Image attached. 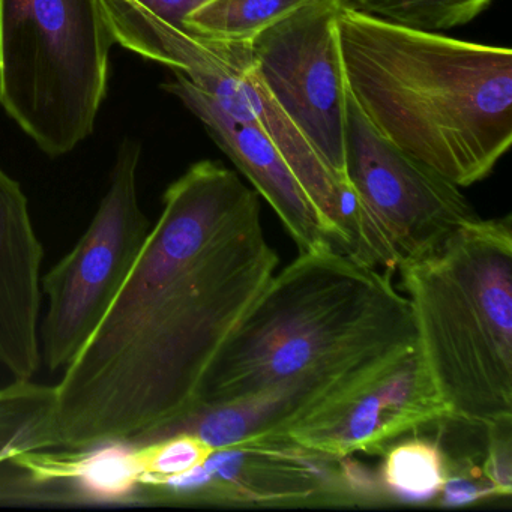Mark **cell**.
I'll return each instance as SVG.
<instances>
[{
  "instance_id": "6da1fadb",
  "label": "cell",
  "mask_w": 512,
  "mask_h": 512,
  "mask_svg": "<svg viewBox=\"0 0 512 512\" xmlns=\"http://www.w3.org/2000/svg\"><path fill=\"white\" fill-rule=\"evenodd\" d=\"M278 262L259 194L218 161L193 164L167 187L121 292L56 385L62 448L139 445L193 413Z\"/></svg>"
},
{
  "instance_id": "7a4b0ae2",
  "label": "cell",
  "mask_w": 512,
  "mask_h": 512,
  "mask_svg": "<svg viewBox=\"0 0 512 512\" xmlns=\"http://www.w3.org/2000/svg\"><path fill=\"white\" fill-rule=\"evenodd\" d=\"M418 346L406 296L335 250L299 253L274 274L209 368L199 406H221L226 445L287 430Z\"/></svg>"
},
{
  "instance_id": "3957f363",
  "label": "cell",
  "mask_w": 512,
  "mask_h": 512,
  "mask_svg": "<svg viewBox=\"0 0 512 512\" xmlns=\"http://www.w3.org/2000/svg\"><path fill=\"white\" fill-rule=\"evenodd\" d=\"M347 89L371 127L457 187L512 145V52L386 22L341 4Z\"/></svg>"
},
{
  "instance_id": "277c9868",
  "label": "cell",
  "mask_w": 512,
  "mask_h": 512,
  "mask_svg": "<svg viewBox=\"0 0 512 512\" xmlns=\"http://www.w3.org/2000/svg\"><path fill=\"white\" fill-rule=\"evenodd\" d=\"M398 272L449 418L485 427L512 419L511 217L476 218Z\"/></svg>"
},
{
  "instance_id": "5b68a950",
  "label": "cell",
  "mask_w": 512,
  "mask_h": 512,
  "mask_svg": "<svg viewBox=\"0 0 512 512\" xmlns=\"http://www.w3.org/2000/svg\"><path fill=\"white\" fill-rule=\"evenodd\" d=\"M113 44L98 0H0V106L49 157L94 133Z\"/></svg>"
},
{
  "instance_id": "8992f818",
  "label": "cell",
  "mask_w": 512,
  "mask_h": 512,
  "mask_svg": "<svg viewBox=\"0 0 512 512\" xmlns=\"http://www.w3.org/2000/svg\"><path fill=\"white\" fill-rule=\"evenodd\" d=\"M346 176L358 200L346 254L391 275L479 218L460 187L383 139L350 94Z\"/></svg>"
},
{
  "instance_id": "52a82bcc",
  "label": "cell",
  "mask_w": 512,
  "mask_h": 512,
  "mask_svg": "<svg viewBox=\"0 0 512 512\" xmlns=\"http://www.w3.org/2000/svg\"><path fill=\"white\" fill-rule=\"evenodd\" d=\"M142 148L125 140L110 184L73 250L43 278L49 301L41 328V356L52 373L64 370L88 343L136 265L154 224L137 191Z\"/></svg>"
},
{
  "instance_id": "ba28073f",
  "label": "cell",
  "mask_w": 512,
  "mask_h": 512,
  "mask_svg": "<svg viewBox=\"0 0 512 512\" xmlns=\"http://www.w3.org/2000/svg\"><path fill=\"white\" fill-rule=\"evenodd\" d=\"M341 0H310L248 46L263 85L341 184L346 176L347 89Z\"/></svg>"
},
{
  "instance_id": "9c48e42d",
  "label": "cell",
  "mask_w": 512,
  "mask_h": 512,
  "mask_svg": "<svg viewBox=\"0 0 512 512\" xmlns=\"http://www.w3.org/2000/svg\"><path fill=\"white\" fill-rule=\"evenodd\" d=\"M337 458L290 440L214 449L202 466L148 491L149 502L355 505Z\"/></svg>"
},
{
  "instance_id": "30bf717a",
  "label": "cell",
  "mask_w": 512,
  "mask_h": 512,
  "mask_svg": "<svg viewBox=\"0 0 512 512\" xmlns=\"http://www.w3.org/2000/svg\"><path fill=\"white\" fill-rule=\"evenodd\" d=\"M445 418L416 346L296 422L284 439L334 458L385 454L392 440Z\"/></svg>"
},
{
  "instance_id": "8fae6325",
  "label": "cell",
  "mask_w": 512,
  "mask_h": 512,
  "mask_svg": "<svg viewBox=\"0 0 512 512\" xmlns=\"http://www.w3.org/2000/svg\"><path fill=\"white\" fill-rule=\"evenodd\" d=\"M172 71L187 77L236 121L259 128L292 167L305 190L340 236V203L349 184H341L307 137L269 94L250 58L248 44H215L187 34L173 53Z\"/></svg>"
},
{
  "instance_id": "7c38bea8",
  "label": "cell",
  "mask_w": 512,
  "mask_h": 512,
  "mask_svg": "<svg viewBox=\"0 0 512 512\" xmlns=\"http://www.w3.org/2000/svg\"><path fill=\"white\" fill-rule=\"evenodd\" d=\"M173 74L175 79L163 88L176 95L202 122L221 151L251 182L254 191L274 209L299 253L340 251L337 230L311 199L274 143L254 125L230 118L187 77L176 71Z\"/></svg>"
},
{
  "instance_id": "4fadbf2b",
  "label": "cell",
  "mask_w": 512,
  "mask_h": 512,
  "mask_svg": "<svg viewBox=\"0 0 512 512\" xmlns=\"http://www.w3.org/2000/svg\"><path fill=\"white\" fill-rule=\"evenodd\" d=\"M44 247L22 185L0 167V364L14 379L41 367Z\"/></svg>"
},
{
  "instance_id": "5bb4252c",
  "label": "cell",
  "mask_w": 512,
  "mask_h": 512,
  "mask_svg": "<svg viewBox=\"0 0 512 512\" xmlns=\"http://www.w3.org/2000/svg\"><path fill=\"white\" fill-rule=\"evenodd\" d=\"M200 2L98 0L115 44L167 68H172L173 46L188 32L184 19Z\"/></svg>"
},
{
  "instance_id": "9a60e30c",
  "label": "cell",
  "mask_w": 512,
  "mask_h": 512,
  "mask_svg": "<svg viewBox=\"0 0 512 512\" xmlns=\"http://www.w3.org/2000/svg\"><path fill=\"white\" fill-rule=\"evenodd\" d=\"M62 448L58 389L32 379L0 388V469L23 454ZM4 484L0 482V497Z\"/></svg>"
},
{
  "instance_id": "2e32d148",
  "label": "cell",
  "mask_w": 512,
  "mask_h": 512,
  "mask_svg": "<svg viewBox=\"0 0 512 512\" xmlns=\"http://www.w3.org/2000/svg\"><path fill=\"white\" fill-rule=\"evenodd\" d=\"M310 0H202L184 19L191 35L215 44H248Z\"/></svg>"
},
{
  "instance_id": "e0dca14e",
  "label": "cell",
  "mask_w": 512,
  "mask_h": 512,
  "mask_svg": "<svg viewBox=\"0 0 512 512\" xmlns=\"http://www.w3.org/2000/svg\"><path fill=\"white\" fill-rule=\"evenodd\" d=\"M446 461L439 445L412 439L385 452L380 481L386 496L403 503H424L439 497L446 479Z\"/></svg>"
},
{
  "instance_id": "ac0fdd59",
  "label": "cell",
  "mask_w": 512,
  "mask_h": 512,
  "mask_svg": "<svg viewBox=\"0 0 512 512\" xmlns=\"http://www.w3.org/2000/svg\"><path fill=\"white\" fill-rule=\"evenodd\" d=\"M493 0H341L343 7L422 31L445 32L481 16Z\"/></svg>"
},
{
  "instance_id": "d6986e66",
  "label": "cell",
  "mask_w": 512,
  "mask_h": 512,
  "mask_svg": "<svg viewBox=\"0 0 512 512\" xmlns=\"http://www.w3.org/2000/svg\"><path fill=\"white\" fill-rule=\"evenodd\" d=\"M214 449L193 434L175 433L134 445L139 478L136 500L167 479L202 466Z\"/></svg>"
},
{
  "instance_id": "ffe728a7",
  "label": "cell",
  "mask_w": 512,
  "mask_h": 512,
  "mask_svg": "<svg viewBox=\"0 0 512 512\" xmlns=\"http://www.w3.org/2000/svg\"><path fill=\"white\" fill-rule=\"evenodd\" d=\"M512 419L488 425L487 457L482 463L484 475L493 487L496 497H509L512 491L511 466Z\"/></svg>"
},
{
  "instance_id": "44dd1931",
  "label": "cell",
  "mask_w": 512,
  "mask_h": 512,
  "mask_svg": "<svg viewBox=\"0 0 512 512\" xmlns=\"http://www.w3.org/2000/svg\"><path fill=\"white\" fill-rule=\"evenodd\" d=\"M487 497H496L493 487L478 464H458L452 469L446 463V479L439 497L445 506H463L479 502Z\"/></svg>"
},
{
  "instance_id": "7402d4cb",
  "label": "cell",
  "mask_w": 512,
  "mask_h": 512,
  "mask_svg": "<svg viewBox=\"0 0 512 512\" xmlns=\"http://www.w3.org/2000/svg\"><path fill=\"white\" fill-rule=\"evenodd\" d=\"M338 466H340L341 478L350 496L355 502H380L385 499L386 493L383 490L380 476L373 475L371 470L356 461L350 460L349 457L338 458Z\"/></svg>"
}]
</instances>
